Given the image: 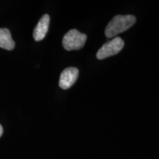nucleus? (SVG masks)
Instances as JSON below:
<instances>
[{"mask_svg": "<svg viewBox=\"0 0 159 159\" xmlns=\"http://www.w3.org/2000/svg\"><path fill=\"white\" fill-rule=\"evenodd\" d=\"M3 134V128L1 125H0V137L2 136V135Z\"/></svg>", "mask_w": 159, "mask_h": 159, "instance_id": "7", "label": "nucleus"}, {"mask_svg": "<svg viewBox=\"0 0 159 159\" xmlns=\"http://www.w3.org/2000/svg\"><path fill=\"white\" fill-rule=\"evenodd\" d=\"M136 19L133 15H117L111 19L107 25L105 34L108 39L116 36L119 33L126 31L136 23Z\"/></svg>", "mask_w": 159, "mask_h": 159, "instance_id": "1", "label": "nucleus"}, {"mask_svg": "<svg viewBox=\"0 0 159 159\" xmlns=\"http://www.w3.org/2000/svg\"><path fill=\"white\" fill-rule=\"evenodd\" d=\"M79 75L78 69L75 67H69L61 72L59 80V86L62 89H68L76 82Z\"/></svg>", "mask_w": 159, "mask_h": 159, "instance_id": "4", "label": "nucleus"}, {"mask_svg": "<svg viewBox=\"0 0 159 159\" xmlns=\"http://www.w3.org/2000/svg\"><path fill=\"white\" fill-rule=\"evenodd\" d=\"M86 39V35L73 29L66 33L63 38L62 44L67 51L79 50L84 47Z\"/></svg>", "mask_w": 159, "mask_h": 159, "instance_id": "2", "label": "nucleus"}, {"mask_svg": "<svg viewBox=\"0 0 159 159\" xmlns=\"http://www.w3.org/2000/svg\"><path fill=\"white\" fill-rule=\"evenodd\" d=\"M0 47L6 50H13L15 48V42L8 29L0 28Z\"/></svg>", "mask_w": 159, "mask_h": 159, "instance_id": "6", "label": "nucleus"}, {"mask_svg": "<svg viewBox=\"0 0 159 159\" xmlns=\"http://www.w3.org/2000/svg\"><path fill=\"white\" fill-rule=\"evenodd\" d=\"M50 17L48 14H44L39 20L36 27L33 30V38L35 41H40L44 39L49 30Z\"/></svg>", "mask_w": 159, "mask_h": 159, "instance_id": "5", "label": "nucleus"}, {"mask_svg": "<svg viewBox=\"0 0 159 159\" xmlns=\"http://www.w3.org/2000/svg\"><path fill=\"white\" fill-rule=\"evenodd\" d=\"M124 41L121 38H114V39L105 43L99 49L97 53V57L99 60H102L106 58V57L118 54L124 47Z\"/></svg>", "mask_w": 159, "mask_h": 159, "instance_id": "3", "label": "nucleus"}]
</instances>
